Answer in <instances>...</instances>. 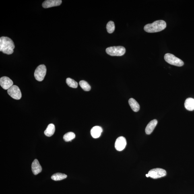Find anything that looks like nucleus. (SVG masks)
Listing matches in <instances>:
<instances>
[{
  "mask_svg": "<svg viewBox=\"0 0 194 194\" xmlns=\"http://www.w3.org/2000/svg\"><path fill=\"white\" fill-rule=\"evenodd\" d=\"M115 26L114 23L112 21H110L106 25V29L109 33L112 34L115 30Z\"/></svg>",
  "mask_w": 194,
  "mask_h": 194,
  "instance_id": "nucleus-21",
  "label": "nucleus"
},
{
  "mask_svg": "<svg viewBox=\"0 0 194 194\" xmlns=\"http://www.w3.org/2000/svg\"><path fill=\"white\" fill-rule=\"evenodd\" d=\"M13 81L9 78L4 76L0 79V85L5 90H8L13 86Z\"/></svg>",
  "mask_w": 194,
  "mask_h": 194,
  "instance_id": "nucleus-8",
  "label": "nucleus"
},
{
  "mask_svg": "<svg viewBox=\"0 0 194 194\" xmlns=\"http://www.w3.org/2000/svg\"><path fill=\"white\" fill-rule=\"evenodd\" d=\"M66 82L68 86L72 88H77L78 86V84L76 81L70 78L67 79Z\"/></svg>",
  "mask_w": 194,
  "mask_h": 194,
  "instance_id": "nucleus-19",
  "label": "nucleus"
},
{
  "mask_svg": "<svg viewBox=\"0 0 194 194\" xmlns=\"http://www.w3.org/2000/svg\"><path fill=\"white\" fill-rule=\"evenodd\" d=\"M15 47L14 42L11 38L5 36L0 38V51L10 55L14 52Z\"/></svg>",
  "mask_w": 194,
  "mask_h": 194,
  "instance_id": "nucleus-1",
  "label": "nucleus"
},
{
  "mask_svg": "<svg viewBox=\"0 0 194 194\" xmlns=\"http://www.w3.org/2000/svg\"><path fill=\"white\" fill-rule=\"evenodd\" d=\"M55 131V125L53 124H50L48 126L44 133L46 136L51 137L54 135Z\"/></svg>",
  "mask_w": 194,
  "mask_h": 194,
  "instance_id": "nucleus-16",
  "label": "nucleus"
},
{
  "mask_svg": "<svg viewBox=\"0 0 194 194\" xmlns=\"http://www.w3.org/2000/svg\"><path fill=\"white\" fill-rule=\"evenodd\" d=\"M164 59L167 62L176 66L181 67L184 64L182 60L176 57L173 54L170 53L166 54L165 55Z\"/></svg>",
  "mask_w": 194,
  "mask_h": 194,
  "instance_id": "nucleus-4",
  "label": "nucleus"
},
{
  "mask_svg": "<svg viewBox=\"0 0 194 194\" xmlns=\"http://www.w3.org/2000/svg\"><path fill=\"white\" fill-rule=\"evenodd\" d=\"M75 134L72 132H69L63 136V139L66 142L71 141L75 138Z\"/></svg>",
  "mask_w": 194,
  "mask_h": 194,
  "instance_id": "nucleus-18",
  "label": "nucleus"
},
{
  "mask_svg": "<svg viewBox=\"0 0 194 194\" xmlns=\"http://www.w3.org/2000/svg\"><path fill=\"white\" fill-rule=\"evenodd\" d=\"M129 104L130 106L134 112H137L140 109V106L138 102L135 99L133 98L130 99L129 100Z\"/></svg>",
  "mask_w": 194,
  "mask_h": 194,
  "instance_id": "nucleus-15",
  "label": "nucleus"
},
{
  "mask_svg": "<svg viewBox=\"0 0 194 194\" xmlns=\"http://www.w3.org/2000/svg\"><path fill=\"white\" fill-rule=\"evenodd\" d=\"M185 107L189 111H193L194 110V99L189 98L187 99L184 103Z\"/></svg>",
  "mask_w": 194,
  "mask_h": 194,
  "instance_id": "nucleus-14",
  "label": "nucleus"
},
{
  "mask_svg": "<svg viewBox=\"0 0 194 194\" xmlns=\"http://www.w3.org/2000/svg\"><path fill=\"white\" fill-rule=\"evenodd\" d=\"M126 50L125 47L122 46H112L106 48V53L108 55L112 56H121L125 53Z\"/></svg>",
  "mask_w": 194,
  "mask_h": 194,
  "instance_id": "nucleus-3",
  "label": "nucleus"
},
{
  "mask_svg": "<svg viewBox=\"0 0 194 194\" xmlns=\"http://www.w3.org/2000/svg\"><path fill=\"white\" fill-rule=\"evenodd\" d=\"M157 124H158V121L156 119L153 120L149 122L145 129V132L146 134H151L154 131Z\"/></svg>",
  "mask_w": 194,
  "mask_h": 194,
  "instance_id": "nucleus-12",
  "label": "nucleus"
},
{
  "mask_svg": "<svg viewBox=\"0 0 194 194\" xmlns=\"http://www.w3.org/2000/svg\"><path fill=\"white\" fill-rule=\"evenodd\" d=\"M9 96L15 100H19L22 97V94L20 89L16 85H13L7 90Z\"/></svg>",
  "mask_w": 194,
  "mask_h": 194,
  "instance_id": "nucleus-7",
  "label": "nucleus"
},
{
  "mask_svg": "<svg viewBox=\"0 0 194 194\" xmlns=\"http://www.w3.org/2000/svg\"><path fill=\"white\" fill-rule=\"evenodd\" d=\"M102 132V129L101 127L96 126L93 127L91 130V134L94 139L98 138L100 136Z\"/></svg>",
  "mask_w": 194,
  "mask_h": 194,
  "instance_id": "nucleus-13",
  "label": "nucleus"
},
{
  "mask_svg": "<svg viewBox=\"0 0 194 194\" xmlns=\"http://www.w3.org/2000/svg\"><path fill=\"white\" fill-rule=\"evenodd\" d=\"M67 176L66 174L58 172L53 175L51 176V179L55 181H59L65 179Z\"/></svg>",
  "mask_w": 194,
  "mask_h": 194,
  "instance_id": "nucleus-17",
  "label": "nucleus"
},
{
  "mask_svg": "<svg viewBox=\"0 0 194 194\" xmlns=\"http://www.w3.org/2000/svg\"><path fill=\"white\" fill-rule=\"evenodd\" d=\"M46 73V68L44 65H41L36 68L34 72V77L37 80L42 81L43 80Z\"/></svg>",
  "mask_w": 194,
  "mask_h": 194,
  "instance_id": "nucleus-5",
  "label": "nucleus"
},
{
  "mask_svg": "<svg viewBox=\"0 0 194 194\" xmlns=\"http://www.w3.org/2000/svg\"><path fill=\"white\" fill-rule=\"evenodd\" d=\"M148 174L149 177L153 179H157L166 176V170L162 169L157 168L149 171Z\"/></svg>",
  "mask_w": 194,
  "mask_h": 194,
  "instance_id": "nucleus-6",
  "label": "nucleus"
},
{
  "mask_svg": "<svg viewBox=\"0 0 194 194\" xmlns=\"http://www.w3.org/2000/svg\"><path fill=\"white\" fill-rule=\"evenodd\" d=\"M32 169L33 173L35 175H36L40 173L42 171V166H41L38 160L36 159L32 162Z\"/></svg>",
  "mask_w": 194,
  "mask_h": 194,
  "instance_id": "nucleus-11",
  "label": "nucleus"
},
{
  "mask_svg": "<svg viewBox=\"0 0 194 194\" xmlns=\"http://www.w3.org/2000/svg\"><path fill=\"white\" fill-rule=\"evenodd\" d=\"M166 27V22L163 20H158L155 21L152 24L145 25L144 29L145 32L149 33H154L161 32Z\"/></svg>",
  "mask_w": 194,
  "mask_h": 194,
  "instance_id": "nucleus-2",
  "label": "nucleus"
},
{
  "mask_svg": "<svg viewBox=\"0 0 194 194\" xmlns=\"http://www.w3.org/2000/svg\"><path fill=\"white\" fill-rule=\"evenodd\" d=\"M127 141L125 137L123 136L119 137L116 139L115 147L116 150L118 151H122L125 149Z\"/></svg>",
  "mask_w": 194,
  "mask_h": 194,
  "instance_id": "nucleus-9",
  "label": "nucleus"
},
{
  "mask_svg": "<svg viewBox=\"0 0 194 194\" xmlns=\"http://www.w3.org/2000/svg\"><path fill=\"white\" fill-rule=\"evenodd\" d=\"M146 176L147 177H149V174H146Z\"/></svg>",
  "mask_w": 194,
  "mask_h": 194,
  "instance_id": "nucleus-22",
  "label": "nucleus"
},
{
  "mask_svg": "<svg viewBox=\"0 0 194 194\" xmlns=\"http://www.w3.org/2000/svg\"><path fill=\"white\" fill-rule=\"evenodd\" d=\"M79 85L83 90L86 92L90 91L91 90V86L86 81L84 80L81 81L79 82Z\"/></svg>",
  "mask_w": 194,
  "mask_h": 194,
  "instance_id": "nucleus-20",
  "label": "nucleus"
},
{
  "mask_svg": "<svg viewBox=\"0 0 194 194\" xmlns=\"http://www.w3.org/2000/svg\"><path fill=\"white\" fill-rule=\"evenodd\" d=\"M61 0H47L45 1L42 3V6L45 8L57 6L61 4Z\"/></svg>",
  "mask_w": 194,
  "mask_h": 194,
  "instance_id": "nucleus-10",
  "label": "nucleus"
}]
</instances>
